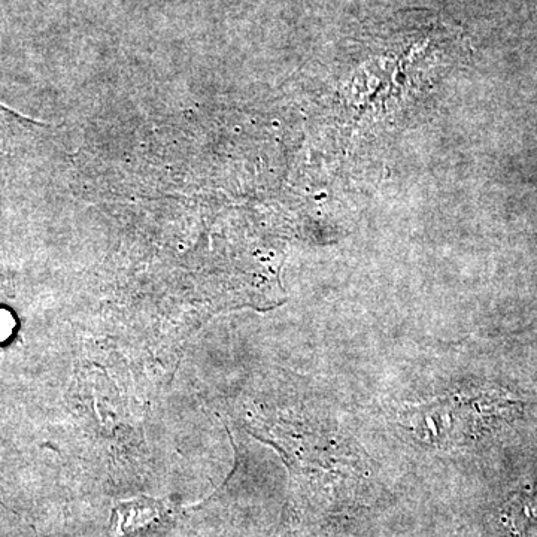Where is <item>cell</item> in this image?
<instances>
[{
  "instance_id": "1",
  "label": "cell",
  "mask_w": 537,
  "mask_h": 537,
  "mask_svg": "<svg viewBox=\"0 0 537 537\" xmlns=\"http://www.w3.org/2000/svg\"><path fill=\"white\" fill-rule=\"evenodd\" d=\"M502 393L464 391L421 405L409 406L400 423L423 444L435 448L466 445L508 408Z\"/></svg>"
},
{
  "instance_id": "2",
  "label": "cell",
  "mask_w": 537,
  "mask_h": 537,
  "mask_svg": "<svg viewBox=\"0 0 537 537\" xmlns=\"http://www.w3.org/2000/svg\"><path fill=\"white\" fill-rule=\"evenodd\" d=\"M168 508L157 500L138 499L118 503L112 518V532L115 537L132 535L157 523Z\"/></svg>"
},
{
  "instance_id": "3",
  "label": "cell",
  "mask_w": 537,
  "mask_h": 537,
  "mask_svg": "<svg viewBox=\"0 0 537 537\" xmlns=\"http://www.w3.org/2000/svg\"><path fill=\"white\" fill-rule=\"evenodd\" d=\"M12 327H14V320H12L11 314L0 311V341L11 335Z\"/></svg>"
}]
</instances>
